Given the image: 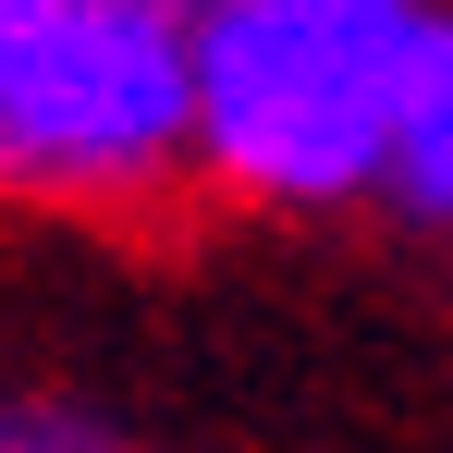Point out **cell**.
<instances>
[{
    "label": "cell",
    "mask_w": 453,
    "mask_h": 453,
    "mask_svg": "<svg viewBox=\"0 0 453 453\" xmlns=\"http://www.w3.org/2000/svg\"><path fill=\"white\" fill-rule=\"evenodd\" d=\"M441 0H233L196 12V172L233 209H380L417 37Z\"/></svg>",
    "instance_id": "obj_1"
},
{
    "label": "cell",
    "mask_w": 453,
    "mask_h": 453,
    "mask_svg": "<svg viewBox=\"0 0 453 453\" xmlns=\"http://www.w3.org/2000/svg\"><path fill=\"white\" fill-rule=\"evenodd\" d=\"M0 172L50 209H135L196 172L184 0H0Z\"/></svg>",
    "instance_id": "obj_2"
},
{
    "label": "cell",
    "mask_w": 453,
    "mask_h": 453,
    "mask_svg": "<svg viewBox=\"0 0 453 453\" xmlns=\"http://www.w3.org/2000/svg\"><path fill=\"white\" fill-rule=\"evenodd\" d=\"M380 209L404 233H453V0L417 37V86H404V135H392V184Z\"/></svg>",
    "instance_id": "obj_3"
},
{
    "label": "cell",
    "mask_w": 453,
    "mask_h": 453,
    "mask_svg": "<svg viewBox=\"0 0 453 453\" xmlns=\"http://www.w3.org/2000/svg\"><path fill=\"white\" fill-rule=\"evenodd\" d=\"M0 453H148L86 392H0Z\"/></svg>",
    "instance_id": "obj_4"
},
{
    "label": "cell",
    "mask_w": 453,
    "mask_h": 453,
    "mask_svg": "<svg viewBox=\"0 0 453 453\" xmlns=\"http://www.w3.org/2000/svg\"><path fill=\"white\" fill-rule=\"evenodd\" d=\"M184 12H233V0H184Z\"/></svg>",
    "instance_id": "obj_5"
}]
</instances>
